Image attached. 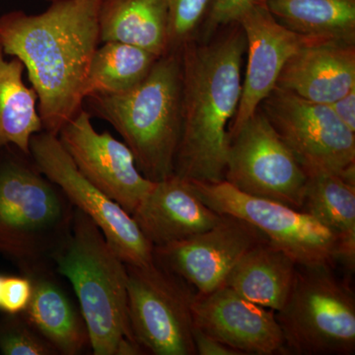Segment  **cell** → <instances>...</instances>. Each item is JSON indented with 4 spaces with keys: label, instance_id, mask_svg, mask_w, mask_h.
I'll list each match as a JSON object with an SVG mask.
<instances>
[{
    "label": "cell",
    "instance_id": "6da1fadb",
    "mask_svg": "<svg viewBox=\"0 0 355 355\" xmlns=\"http://www.w3.org/2000/svg\"><path fill=\"white\" fill-rule=\"evenodd\" d=\"M102 0H51L43 13L0 16V46L24 64L38 96L44 132L58 135L81 109L89 67L99 46Z\"/></svg>",
    "mask_w": 355,
    "mask_h": 355
},
{
    "label": "cell",
    "instance_id": "7a4b0ae2",
    "mask_svg": "<svg viewBox=\"0 0 355 355\" xmlns=\"http://www.w3.org/2000/svg\"><path fill=\"white\" fill-rule=\"evenodd\" d=\"M246 44L242 26L235 22L181 49L182 135L174 175L200 183L224 181L228 128L241 99Z\"/></svg>",
    "mask_w": 355,
    "mask_h": 355
},
{
    "label": "cell",
    "instance_id": "3957f363",
    "mask_svg": "<svg viewBox=\"0 0 355 355\" xmlns=\"http://www.w3.org/2000/svg\"><path fill=\"white\" fill-rule=\"evenodd\" d=\"M181 51L158 58L146 78L118 94L88 95L83 108L123 137L140 173L151 182L174 175L182 135Z\"/></svg>",
    "mask_w": 355,
    "mask_h": 355
},
{
    "label": "cell",
    "instance_id": "277c9868",
    "mask_svg": "<svg viewBox=\"0 0 355 355\" xmlns=\"http://www.w3.org/2000/svg\"><path fill=\"white\" fill-rule=\"evenodd\" d=\"M74 207L15 146L0 149V257L23 272L53 265L71 233Z\"/></svg>",
    "mask_w": 355,
    "mask_h": 355
},
{
    "label": "cell",
    "instance_id": "5b68a950",
    "mask_svg": "<svg viewBox=\"0 0 355 355\" xmlns=\"http://www.w3.org/2000/svg\"><path fill=\"white\" fill-rule=\"evenodd\" d=\"M53 266L73 287L93 354L118 355L125 340H135L128 318L127 265L79 209H74L71 233Z\"/></svg>",
    "mask_w": 355,
    "mask_h": 355
},
{
    "label": "cell",
    "instance_id": "8992f818",
    "mask_svg": "<svg viewBox=\"0 0 355 355\" xmlns=\"http://www.w3.org/2000/svg\"><path fill=\"white\" fill-rule=\"evenodd\" d=\"M331 266H297L286 304L275 313L286 352L300 355L355 352V298Z\"/></svg>",
    "mask_w": 355,
    "mask_h": 355
},
{
    "label": "cell",
    "instance_id": "52a82bcc",
    "mask_svg": "<svg viewBox=\"0 0 355 355\" xmlns=\"http://www.w3.org/2000/svg\"><path fill=\"white\" fill-rule=\"evenodd\" d=\"M190 182L207 207L221 216L238 217L252 224L297 265L334 266L343 263L338 238L307 212L247 195L226 181Z\"/></svg>",
    "mask_w": 355,
    "mask_h": 355
},
{
    "label": "cell",
    "instance_id": "ba28073f",
    "mask_svg": "<svg viewBox=\"0 0 355 355\" xmlns=\"http://www.w3.org/2000/svg\"><path fill=\"white\" fill-rule=\"evenodd\" d=\"M127 270L128 318L140 347L154 355H197L193 286L155 261Z\"/></svg>",
    "mask_w": 355,
    "mask_h": 355
},
{
    "label": "cell",
    "instance_id": "9c48e42d",
    "mask_svg": "<svg viewBox=\"0 0 355 355\" xmlns=\"http://www.w3.org/2000/svg\"><path fill=\"white\" fill-rule=\"evenodd\" d=\"M224 181L247 195L301 210L307 173L258 108L229 139Z\"/></svg>",
    "mask_w": 355,
    "mask_h": 355
},
{
    "label": "cell",
    "instance_id": "30bf717a",
    "mask_svg": "<svg viewBox=\"0 0 355 355\" xmlns=\"http://www.w3.org/2000/svg\"><path fill=\"white\" fill-rule=\"evenodd\" d=\"M30 156L40 172L57 184L74 209L83 211L100 228L125 265L153 263V246L132 214L83 176L58 135L44 130L33 135Z\"/></svg>",
    "mask_w": 355,
    "mask_h": 355
},
{
    "label": "cell",
    "instance_id": "8fae6325",
    "mask_svg": "<svg viewBox=\"0 0 355 355\" xmlns=\"http://www.w3.org/2000/svg\"><path fill=\"white\" fill-rule=\"evenodd\" d=\"M259 108L304 169L327 170L355 182V132L330 105L275 87Z\"/></svg>",
    "mask_w": 355,
    "mask_h": 355
},
{
    "label": "cell",
    "instance_id": "7c38bea8",
    "mask_svg": "<svg viewBox=\"0 0 355 355\" xmlns=\"http://www.w3.org/2000/svg\"><path fill=\"white\" fill-rule=\"evenodd\" d=\"M58 139L74 164L96 188L132 214L154 182L140 173L125 142L98 132L83 108L62 128Z\"/></svg>",
    "mask_w": 355,
    "mask_h": 355
},
{
    "label": "cell",
    "instance_id": "4fadbf2b",
    "mask_svg": "<svg viewBox=\"0 0 355 355\" xmlns=\"http://www.w3.org/2000/svg\"><path fill=\"white\" fill-rule=\"evenodd\" d=\"M266 240L252 224L238 217L222 216L214 227L200 234L153 247V260L186 280L198 295H205L223 286L242 257Z\"/></svg>",
    "mask_w": 355,
    "mask_h": 355
},
{
    "label": "cell",
    "instance_id": "5bb4252c",
    "mask_svg": "<svg viewBox=\"0 0 355 355\" xmlns=\"http://www.w3.org/2000/svg\"><path fill=\"white\" fill-rule=\"evenodd\" d=\"M238 23L246 37L248 60L239 107L228 128L229 139L277 87L280 72L291 55L308 42L317 40L287 29L273 17L266 6L250 9Z\"/></svg>",
    "mask_w": 355,
    "mask_h": 355
},
{
    "label": "cell",
    "instance_id": "9a60e30c",
    "mask_svg": "<svg viewBox=\"0 0 355 355\" xmlns=\"http://www.w3.org/2000/svg\"><path fill=\"white\" fill-rule=\"evenodd\" d=\"M193 318L196 328L243 355L286 352L275 311L254 304L227 286L205 295L197 294Z\"/></svg>",
    "mask_w": 355,
    "mask_h": 355
},
{
    "label": "cell",
    "instance_id": "2e32d148",
    "mask_svg": "<svg viewBox=\"0 0 355 355\" xmlns=\"http://www.w3.org/2000/svg\"><path fill=\"white\" fill-rule=\"evenodd\" d=\"M132 216L150 244L160 247L214 227L222 216L198 198L189 180L173 175L154 182Z\"/></svg>",
    "mask_w": 355,
    "mask_h": 355
},
{
    "label": "cell",
    "instance_id": "e0dca14e",
    "mask_svg": "<svg viewBox=\"0 0 355 355\" xmlns=\"http://www.w3.org/2000/svg\"><path fill=\"white\" fill-rule=\"evenodd\" d=\"M277 87L330 105L355 88V44L313 40L284 64Z\"/></svg>",
    "mask_w": 355,
    "mask_h": 355
},
{
    "label": "cell",
    "instance_id": "ac0fdd59",
    "mask_svg": "<svg viewBox=\"0 0 355 355\" xmlns=\"http://www.w3.org/2000/svg\"><path fill=\"white\" fill-rule=\"evenodd\" d=\"M21 273L33 286L29 304L21 313L28 323L58 354L78 355L90 349L83 313L58 280L55 266H35Z\"/></svg>",
    "mask_w": 355,
    "mask_h": 355
},
{
    "label": "cell",
    "instance_id": "d6986e66",
    "mask_svg": "<svg viewBox=\"0 0 355 355\" xmlns=\"http://www.w3.org/2000/svg\"><path fill=\"white\" fill-rule=\"evenodd\" d=\"M297 266L289 254L266 240L242 257L224 286L254 304L277 312L291 294Z\"/></svg>",
    "mask_w": 355,
    "mask_h": 355
},
{
    "label": "cell",
    "instance_id": "ffe728a7",
    "mask_svg": "<svg viewBox=\"0 0 355 355\" xmlns=\"http://www.w3.org/2000/svg\"><path fill=\"white\" fill-rule=\"evenodd\" d=\"M168 0H102L100 42H121L150 51L168 53Z\"/></svg>",
    "mask_w": 355,
    "mask_h": 355
},
{
    "label": "cell",
    "instance_id": "44dd1931",
    "mask_svg": "<svg viewBox=\"0 0 355 355\" xmlns=\"http://www.w3.org/2000/svg\"><path fill=\"white\" fill-rule=\"evenodd\" d=\"M301 210L317 219L338 238L343 263L354 272L355 263V182L327 170L308 168Z\"/></svg>",
    "mask_w": 355,
    "mask_h": 355
},
{
    "label": "cell",
    "instance_id": "7402d4cb",
    "mask_svg": "<svg viewBox=\"0 0 355 355\" xmlns=\"http://www.w3.org/2000/svg\"><path fill=\"white\" fill-rule=\"evenodd\" d=\"M24 64L6 58L0 46V149L15 146L30 155L33 135L43 130L38 96L25 83Z\"/></svg>",
    "mask_w": 355,
    "mask_h": 355
},
{
    "label": "cell",
    "instance_id": "603a6c76",
    "mask_svg": "<svg viewBox=\"0 0 355 355\" xmlns=\"http://www.w3.org/2000/svg\"><path fill=\"white\" fill-rule=\"evenodd\" d=\"M266 6L299 35L355 44V0H266Z\"/></svg>",
    "mask_w": 355,
    "mask_h": 355
},
{
    "label": "cell",
    "instance_id": "cb8c5ba5",
    "mask_svg": "<svg viewBox=\"0 0 355 355\" xmlns=\"http://www.w3.org/2000/svg\"><path fill=\"white\" fill-rule=\"evenodd\" d=\"M160 57L150 51L121 42H106L98 46L85 86L88 95L118 94L141 83Z\"/></svg>",
    "mask_w": 355,
    "mask_h": 355
},
{
    "label": "cell",
    "instance_id": "d4e9b609",
    "mask_svg": "<svg viewBox=\"0 0 355 355\" xmlns=\"http://www.w3.org/2000/svg\"><path fill=\"white\" fill-rule=\"evenodd\" d=\"M211 6L212 0H168V53L200 36Z\"/></svg>",
    "mask_w": 355,
    "mask_h": 355
},
{
    "label": "cell",
    "instance_id": "484cf974",
    "mask_svg": "<svg viewBox=\"0 0 355 355\" xmlns=\"http://www.w3.org/2000/svg\"><path fill=\"white\" fill-rule=\"evenodd\" d=\"M0 354L58 355L57 350L28 323L22 314H2L0 317Z\"/></svg>",
    "mask_w": 355,
    "mask_h": 355
},
{
    "label": "cell",
    "instance_id": "4316f807",
    "mask_svg": "<svg viewBox=\"0 0 355 355\" xmlns=\"http://www.w3.org/2000/svg\"><path fill=\"white\" fill-rule=\"evenodd\" d=\"M32 291V282L27 275L0 273V313L15 315L24 312Z\"/></svg>",
    "mask_w": 355,
    "mask_h": 355
},
{
    "label": "cell",
    "instance_id": "83f0119b",
    "mask_svg": "<svg viewBox=\"0 0 355 355\" xmlns=\"http://www.w3.org/2000/svg\"><path fill=\"white\" fill-rule=\"evenodd\" d=\"M266 0H212L209 18L202 34L214 32L221 26L239 22L240 18L250 9L266 6Z\"/></svg>",
    "mask_w": 355,
    "mask_h": 355
},
{
    "label": "cell",
    "instance_id": "f1b7e54d",
    "mask_svg": "<svg viewBox=\"0 0 355 355\" xmlns=\"http://www.w3.org/2000/svg\"><path fill=\"white\" fill-rule=\"evenodd\" d=\"M193 343L198 355H243L241 352L203 333L196 327L193 328Z\"/></svg>",
    "mask_w": 355,
    "mask_h": 355
},
{
    "label": "cell",
    "instance_id": "f546056e",
    "mask_svg": "<svg viewBox=\"0 0 355 355\" xmlns=\"http://www.w3.org/2000/svg\"><path fill=\"white\" fill-rule=\"evenodd\" d=\"M334 113L343 125L355 132V88L330 104Z\"/></svg>",
    "mask_w": 355,
    "mask_h": 355
}]
</instances>
